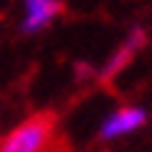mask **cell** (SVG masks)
Listing matches in <instances>:
<instances>
[{
  "instance_id": "cell-4",
  "label": "cell",
  "mask_w": 152,
  "mask_h": 152,
  "mask_svg": "<svg viewBox=\"0 0 152 152\" xmlns=\"http://www.w3.org/2000/svg\"><path fill=\"white\" fill-rule=\"evenodd\" d=\"M145 42H147V35H145V30H142V28H135V30H132V33L125 37L122 42H120V48H117L115 53H112L110 58L105 60L102 70H100V77H102V80H112L117 72H122L125 67H127L130 62L135 60V55L145 48Z\"/></svg>"
},
{
  "instance_id": "cell-1",
  "label": "cell",
  "mask_w": 152,
  "mask_h": 152,
  "mask_svg": "<svg viewBox=\"0 0 152 152\" xmlns=\"http://www.w3.org/2000/svg\"><path fill=\"white\" fill-rule=\"evenodd\" d=\"M53 140V120L48 115H35L15 125L0 140V152H45Z\"/></svg>"
},
{
  "instance_id": "cell-3",
  "label": "cell",
  "mask_w": 152,
  "mask_h": 152,
  "mask_svg": "<svg viewBox=\"0 0 152 152\" xmlns=\"http://www.w3.org/2000/svg\"><path fill=\"white\" fill-rule=\"evenodd\" d=\"M62 3L60 0H23V18H20V30L28 35H37L45 28L55 23L60 15Z\"/></svg>"
},
{
  "instance_id": "cell-2",
  "label": "cell",
  "mask_w": 152,
  "mask_h": 152,
  "mask_svg": "<svg viewBox=\"0 0 152 152\" xmlns=\"http://www.w3.org/2000/svg\"><path fill=\"white\" fill-rule=\"evenodd\" d=\"M147 110L140 105H125V107H117L112 110L110 115H105V120L100 122L97 127V137L105 142L110 140H120V137H127L132 132L142 130L147 125Z\"/></svg>"
}]
</instances>
